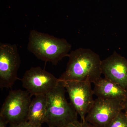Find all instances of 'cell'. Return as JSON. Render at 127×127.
<instances>
[{"label": "cell", "instance_id": "obj_11", "mask_svg": "<svg viewBox=\"0 0 127 127\" xmlns=\"http://www.w3.org/2000/svg\"><path fill=\"white\" fill-rule=\"evenodd\" d=\"M47 106L46 95L35 96L30 104L28 121L34 124L40 125L45 123Z\"/></svg>", "mask_w": 127, "mask_h": 127}, {"label": "cell", "instance_id": "obj_8", "mask_svg": "<svg viewBox=\"0 0 127 127\" xmlns=\"http://www.w3.org/2000/svg\"><path fill=\"white\" fill-rule=\"evenodd\" d=\"M124 110L122 101L97 97L87 114L85 120L95 127H108L114 119Z\"/></svg>", "mask_w": 127, "mask_h": 127}, {"label": "cell", "instance_id": "obj_18", "mask_svg": "<svg viewBox=\"0 0 127 127\" xmlns=\"http://www.w3.org/2000/svg\"><path fill=\"white\" fill-rule=\"evenodd\" d=\"M125 113H127H127H126V112H125Z\"/></svg>", "mask_w": 127, "mask_h": 127}, {"label": "cell", "instance_id": "obj_16", "mask_svg": "<svg viewBox=\"0 0 127 127\" xmlns=\"http://www.w3.org/2000/svg\"><path fill=\"white\" fill-rule=\"evenodd\" d=\"M81 123L82 127H95L89 123H88L86 120L84 122H82Z\"/></svg>", "mask_w": 127, "mask_h": 127}, {"label": "cell", "instance_id": "obj_4", "mask_svg": "<svg viewBox=\"0 0 127 127\" xmlns=\"http://www.w3.org/2000/svg\"><path fill=\"white\" fill-rule=\"evenodd\" d=\"M31 97L27 91H11L1 108L0 117L10 125L28 121Z\"/></svg>", "mask_w": 127, "mask_h": 127}, {"label": "cell", "instance_id": "obj_15", "mask_svg": "<svg viewBox=\"0 0 127 127\" xmlns=\"http://www.w3.org/2000/svg\"><path fill=\"white\" fill-rule=\"evenodd\" d=\"M7 123L4 119L0 117V127H7Z\"/></svg>", "mask_w": 127, "mask_h": 127}, {"label": "cell", "instance_id": "obj_17", "mask_svg": "<svg viewBox=\"0 0 127 127\" xmlns=\"http://www.w3.org/2000/svg\"><path fill=\"white\" fill-rule=\"evenodd\" d=\"M124 110L125 112L127 113V98L125 101L124 102Z\"/></svg>", "mask_w": 127, "mask_h": 127}, {"label": "cell", "instance_id": "obj_14", "mask_svg": "<svg viewBox=\"0 0 127 127\" xmlns=\"http://www.w3.org/2000/svg\"><path fill=\"white\" fill-rule=\"evenodd\" d=\"M60 127H82V123H72Z\"/></svg>", "mask_w": 127, "mask_h": 127}, {"label": "cell", "instance_id": "obj_6", "mask_svg": "<svg viewBox=\"0 0 127 127\" xmlns=\"http://www.w3.org/2000/svg\"><path fill=\"white\" fill-rule=\"evenodd\" d=\"M21 64L20 57L15 44L0 43V87L11 88L19 79L17 72Z\"/></svg>", "mask_w": 127, "mask_h": 127}, {"label": "cell", "instance_id": "obj_12", "mask_svg": "<svg viewBox=\"0 0 127 127\" xmlns=\"http://www.w3.org/2000/svg\"><path fill=\"white\" fill-rule=\"evenodd\" d=\"M108 127H127V114L120 112L110 123Z\"/></svg>", "mask_w": 127, "mask_h": 127}, {"label": "cell", "instance_id": "obj_10", "mask_svg": "<svg viewBox=\"0 0 127 127\" xmlns=\"http://www.w3.org/2000/svg\"><path fill=\"white\" fill-rule=\"evenodd\" d=\"M94 85V94L98 98L123 102L127 99V91L105 78H100Z\"/></svg>", "mask_w": 127, "mask_h": 127}, {"label": "cell", "instance_id": "obj_13", "mask_svg": "<svg viewBox=\"0 0 127 127\" xmlns=\"http://www.w3.org/2000/svg\"><path fill=\"white\" fill-rule=\"evenodd\" d=\"M9 127H42V125L34 124L27 121L17 124L10 125Z\"/></svg>", "mask_w": 127, "mask_h": 127}, {"label": "cell", "instance_id": "obj_5", "mask_svg": "<svg viewBox=\"0 0 127 127\" xmlns=\"http://www.w3.org/2000/svg\"><path fill=\"white\" fill-rule=\"evenodd\" d=\"M65 88L70 103L81 119L85 121L86 116L94 103L93 90L88 81H67L60 82Z\"/></svg>", "mask_w": 127, "mask_h": 127}, {"label": "cell", "instance_id": "obj_9", "mask_svg": "<svg viewBox=\"0 0 127 127\" xmlns=\"http://www.w3.org/2000/svg\"><path fill=\"white\" fill-rule=\"evenodd\" d=\"M102 73L104 78L127 91V59L114 51L102 61Z\"/></svg>", "mask_w": 127, "mask_h": 127}, {"label": "cell", "instance_id": "obj_3", "mask_svg": "<svg viewBox=\"0 0 127 127\" xmlns=\"http://www.w3.org/2000/svg\"><path fill=\"white\" fill-rule=\"evenodd\" d=\"M65 88L59 85L47 94V106L45 123L48 127H60L78 122V114L65 97Z\"/></svg>", "mask_w": 127, "mask_h": 127}, {"label": "cell", "instance_id": "obj_1", "mask_svg": "<svg viewBox=\"0 0 127 127\" xmlns=\"http://www.w3.org/2000/svg\"><path fill=\"white\" fill-rule=\"evenodd\" d=\"M59 81H88L94 84L101 78L102 61L97 53L88 48H80L72 51Z\"/></svg>", "mask_w": 127, "mask_h": 127}, {"label": "cell", "instance_id": "obj_7", "mask_svg": "<svg viewBox=\"0 0 127 127\" xmlns=\"http://www.w3.org/2000/svg\"><path fill=\"white\" fill-rule=\"evenodd\" d=\"M21 81L31 96L47 95L60 83L58 78L39 66L26 71Z\"/></svg>", "mask_w": 127, "mask_h": 127}, {"label": "cell", "instance_id": "obj_2", "mask_svg": "<svg viewBox=\"0 0 127 127\" xmlns=\"http://www.w3.org/2000/svg\"><path fill=\"white\" fill-rule=\"evenodd\" d=\"M71 45L61 39L36 31H31L27 49L38 59L56 65L64 58L68 57Z\"/></svg>", "mask_w": 127, "mask_h": 127}]
</instances>
